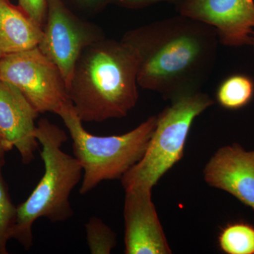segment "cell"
Returning a JSON list of instances; mask_svg holds the SVG:
<instances>
[{"mask_svg": "<svg viewBox=\"0 0 254 254\" xmlns=\"http://www.w3.org/2000/svg\"><path fill=\"white\" fill-rule=\"evenodd\" d=\"M251 46H253L254 50V33L253 35V37H252V45Z\"/></svg>", "mask_w": 254, "mask_h": 254, "instance_id": "21", "label": "cell"}, {"mask_svg": "<svg viewBox=\"0 0 254 254\" xmlns=\"http://www.w3.org/2000/svg\"><path fill=\"white\" fill-rule=\"evenodd\" d=\"M201 91L182 95L157 116L156 127L144 154L121 178L125 190L133 187L150 189L183 157L193 121L213 105Z\"/></svg>", "mask_w": 254, "mask_h": 254, "instance_id": "5", "label": "cell"}, {"mask_svg": "<svg viewBox=\"0 0 254 254\" xmlns=\"http://www.w3.org/2000/svg\"><path fill=\"white\" fill-rule=\"evenodd\" d=\"M150 189L125 190V252L126 254H169L172 250L152 200Z\"/></svg>", "mask_w": 254, "mask_h": 254, "instance_id": "9", "label": "cell"}, {"mask_svg": "<svg viewBox=\"0 0 254 254\" xmlns=\"http://www.w3.org/2000/svg\"><path fill=\"white\" fill-rule=\"evenodd\" d=\"M122 40L136 51L138 86L170 100L200 91L219 41L211 26L182 15L130 30Z\"/></svg>", "mask_w": 254, "mask_h": 254, "instance_id": "1", "label": "cell"}, {"mask_svg": "<svg viewBox=\"0 0 254 254\" xmlns=\"http://www.w3.org/2000/svg\"><path fill=\"white\" fill-rule=\"evenodd\" d=\"M43 30L8 0H0V58L36 48Z\"/></svg>", "mask_w": 254, "mask_h": 254, "instance_id": "12", "label": "cell"}, {"mask_svg": "<svg viewBox=\"0 0 254 254\" xmlns=\"http://www.w3.org/2000/svg\"><path fill=\"white\" fill-rule=\"evenodd\" d=\"M254 81L245 74H234L222 82L217 91L219 104L227 110H237L247 106L253 99Z\"/></svg>", "mask_w": 254, "mask_h": 254, "instance_id": "13", "label": "cell"}, {"mask_svg": "<svg viewBox=\"0 0 254 254\" xmlns=\"http://www.w3.org/2000/svg\"><path fill=\"white\" fill-rule=\"evenodd\" d=\"M5 158H0V254H8L7 243L11 240L17 214L7 184L3 177Z\"/></svg>", "mask_w": 254, "mask_h": 254, "instance_id": "15", "label": "cell"}, {"mask_svg": "<svg viewBox=\"0 0 254 254\" xmlns=\"http://www.w3.org/2000/svg\"><path fill=\"white\" fill-rule=\"evenodd\" d=\"M88 249L92 254H110L116 247L117 235L98 217H92L86 225Z\"/></svg>", "mask_w": 254, "mask_h": 254, "instance_id": "16", "label": "cell"}, {"mask_svg": "<svg viewBox=\"0 0 254 254\" xmlns=\"http://www.w3.org/2000/svg\"><path fill=\"white\" fill-rule=\"evenodd\" d=\"M177 6L180 15L215 28L225 46L252 45L254 0H182Z\"/></svg>", "mask_w": 254, "mask_h": 254, "instance_id": "8", "label": "cell"}, {"mask_svg": "<svg viewBox=\"0 0 254 254\" xmlns=\"http://www.w3.org/2000/svg\"><path fill=\"white\" fill-rule=\"evenodd\" d=\"M6 148H5L4 142H3L2 138L0 136V158H5V154L6 153Z\"/></svg>", "mask_w": 254, "mask_h": 254, "instance_id": "20", "label": "cell"}, {"mask_svg": "<svg viewBox=\"0 0 254 254\" xmlns=\"http://www.w3.org/2000/svg\"><path fill=\"white\" fill-rule=\"evenodd\" d=\"M0 80L16 87L38 113L58 114L71 101L59 68L38 47L1 57Z\"/></svg>", "mask_w": 254, "mask_h": 254, "instance_id": "6", "label": "cell"}, {"mask_svg": "<svg viewBox=\"0 0 254 254\" xmlns=\"http://www.w3.org/2000/svg\"></svg>", "mask_w": 254, "mask_h": 254, "instance_id": "23", "label": "cell"}, {"mask_svg": "<svg viewBox=\"0 0 254 254\" xmlns=\"http://www.w3.org/2000/svg\"><path fill=\"white\" fill-rule=\"evenodd\" d=\"M38 112L16 87L0 80V136L6 151L16 148L25 165L35 159Z\"/></svg>", "mask_w": 254, "mask_h": 254, "instance_id": "10", "label": "cell"}, {"mask_svg": "<svg viewBox=\"0 0 254 254\" xmlns=\"http://www.w3.org/2000/svg\"><path fill=\"white\" fill-rule=\"evenodd\" d=\"M8 1H9V0H8Z\"/></svg>", "mask_w": 254, "mask_h": 254, "instance_id": "22", "label": "cell"}, {"mask_svg": "<svg viewBox=\"0 0 254 254\" xmlns=\"http://www.w3.org/2000/svg\"><path fill=\"white\" fill-rule=\"evenodd\" d=\"M43 34L38 48L59 68L66 86L83 50L105 38L95 23L73 14L63 0H48Z\"/></svg>", "mask_w": 254, "mask_h": 254, "instance_id": "7", "label": "cell"}, {"mask_svg": "<svg viewBox=\"0 0 254 254\" xmlns=\"http://www.w3.org/2000/svg\"><path fill=\"white\" fill-rule=\"evenodd\" d=\"M182 0H110L112 3L123 6L129 9H137V8L144 7L149 5L155 4V3L161 2V1H168V2L179 3Z\"/></svg>", "mask_w": 254, "mask_h": 254, "instance_id": "18", "label": "cell"}, {"mask_svg": "<svg viewBox=\"0 0 254 254\" xmlns=\"http://www.w3.org/2000/svg\"><path fill=\"white\" fill-rule=\"evenodd\" d=\"M138 57L126 42L104 38L85 48L76 62L68 94L82 122L123 118L138 99Z\"/></svg>", "mask_w": 254, "mask_h": 254, "instance_id": "2", "label": "cell"}, {"mask_svg": "<svg viewBox=\"0 0 254 254\" xmlns=\"http://www.w3.org/2000/svg\"><path fill=\"white\" fill-rule=\"evenodd\" d=\"M35 136L42 146L44 174L27 199L17 205L11 236L27 251L33 246V226L38 219L58 223L71 218L70 195L83 177L78 160L62 149L68 139L64 130L43 118L36 127Z\"/></svg>", "mask_w": 254, "mask_h": 254, "instance_id": "3", "label": "cell"}, {"mask_svg": "<svg viewBox=\"0 0 254 254\" xmlns=\"http://www.w3.org/2000/svg\"><path fill=\"white\" fill-rule=\"evenodd\" d=\"M20 9L43 27L46 22L48 0H18Z\"/></svg>", "mask_w": 254, "mask_h": 254, "instance_id": "17", "label": "cell"}, {"mask_svg": "<svg viewBox=\"0 0 254 254\" xmlns=\"http://www.w3.org/2000/svg\"><path fill=\"white\" fill-rule=\"evenodd\" d=\"M220 250L227 254H254V226L244 222L224 227L218 236Z\"/></svg>", "mask_w": 254, "mask_h": 254, "instance_id": "14", "label": "cell"}, {"mask_svg": "<svg viewBox=\"0 0 254 254\" xmlns=\"http://www.w3.org/2000/svg\"><path fill=\"white\" fill-rule=\"evenodd\" d=\"M105 0H74L76 4L82 9L93 13L98 11L103 6Z\"/></svg>", "mask_w": 254, "mask_h": 254, "instance_id": "19", "label": "cell"}, {"mask_svg": "<svg viewBox=\"0 0 254 254\" xmlns=\"http://www.w3.org/2000/svg\"><path fill=\"white\" fill-rule=\"evenodd\" d=\"M57 115L68 129L73 155L83 170L81 195L91 191L100 182L121 179L136 165L144 154L157 123V116H151L124 134L100 136L85 129L71 101Z\"/></svg>", "mask_w": 254, "mask_h": 254, "instance_id": "4", "label": "cell"}, {"mask_svg": "<svg viewBox=\"0 0 254 254\" xmlns=\"http://www.w3.org/2000/svg\"><path fill=\"white\" fill-rule=\"evenodd\" d=\"M203 177L210 187L254 210V150L248 151L237 143L222 147L205 165Z\"/></svg>", "mask_w": 254, "mask_h": 254, "instance_id": "11", "label": "cell"}]
</instances>
